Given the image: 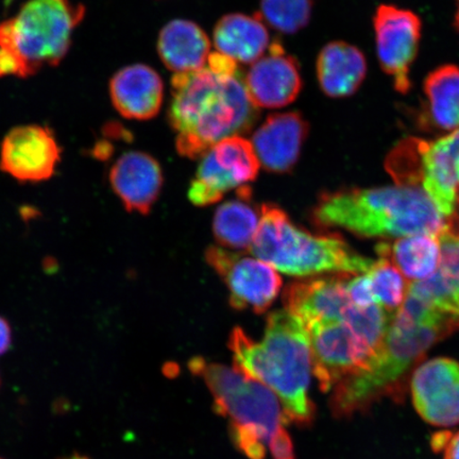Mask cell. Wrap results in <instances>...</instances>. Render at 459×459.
I'll return each mask as SVG.
<instances>
[{
  "label": "cell",
  "instance_id": "4fadbf2b",
  "mask_svg": "<svg viewBox=\"0 0 459 459\" xmlns=\"http://www.w3.org/2000/svg\"><path fill=\"white\" fill-rule=\"evenodd\" d=\"M412 403L435 427L459 423V363L446 358L424 361L411 377Z\"/></svg>",
  "mask_w": 459,
  "mask_h": 459
},
{
  "label": "cell",
  "instance_id": "1f68e13d",
  "mask_svg": "<svg viewBox=\"0 0 459 459\" xmlns=\"http://www.w3.org/2000/svg\"><path fill=\"white\" fill-rule=\"evenodd\" d=\"M432 446L435 451L444 452V459H459V430L434 435Z\"/></svg>",
  "mask_w": 459,
  "mask_h": 459
},
{
  "label": "cell",
  "instance_id": "f546056e",
  "mask_svg": "<svg viewBox=\"0 0 459 459\" xmlns=\"http://www.w3.org/2000/svg\"><path fill=\"white\" fill-rule=\"evenodd\" d=\"M347 291L354 306L369 307L377 304L373 296L368 274L361 273L353 279L347 281Z\"/></svg>",
  "mask_w": 459,
  "mask_h": 459
},
{
  "label": "cell",
  "instance_id": "d6986e66",
  "mask_svg": "<svg viewBox=\"0 0 459 459\" xmlns=\"http://www.w3.org/2000/svg\"><path fill=\"white\" fill-rule=\"evenodd\" d=\"M110 90L115 108L128 119H152L157 117L162 106V79L147 65L123 68L113 77Z\"/></svg>",
  "mask_w": 459,
  "mask_h": 459
},
{
  "label": "cell",
  "instance_id": "e0dca14e",
  "mask_svg": "<svg viewBox=\"0 0 459 459\" xmlns=\"http://www.w3.org/2000/svg\"><path fill=\"white\" fill-rule=\"evenodd\" d=\"M110 181L126 210L146 215L162 188V169L149 154L131 152L123 154L113 165Z\"/></svg>",
  "mask_w": 459,
  "mask_h": 459
},
{
  "label": "cell",
  "instance_id": "5b68a950",
  "mask_svg": "<svg viewBox=\"0 0 459 459\" xmlns=\"http://www.w3.org/2000/svg\"><path fill=\"white\" fill-rule=\"evenodd\" d=\"M249 249L275 271L299 278L331 273H366L375 263L340 238L315 235L296 226L274 204L261 206L260 226Z\"/></svg>",
  "mask_w": 459,
  "mask_h": 459
},
{
  "label": "cell",
  "instance_id": "2e32d148",
  "mask_svg": "<svg viewBox=\"0 0 459 459\" xmlns=\"http://www.w3.org/2000/svg\"><path fill=\"white\" fill-rule=\"evenodd\" d=\"M308 134V124L298 112L269 115L252 137L260 164L283 174L294 169Z\"/></svg>",
  "mask_w": 459,
  "mask_h": 459
},
{
  "label": "cell",
  "instance_id": "5bb4252c",
  "mask_svg": "<svg viewBox=\"0 0 459 459\" xmlns=\"http://www.w3.org/2000/svg\"><path fill=\"white\" fill-rule=\"evenodd\" d=\"M61 151L51 131L41 126H22L3 142L0 168L15 179L41 182L54 175Z\"/></svg>",
  "mask_w": 459,
  "mask_h": 459
},
{
  "label": "cell",
  "instance_id": "d590c367",
  "mask_svg": "<svg viewBox=\"0 0 459 459\" xmlns=\"http://www.w3.org/2000/svg\"><path fill=\"white\" fill-rule=\"evenodd\" d=\"M0 459H2V458H0Z\"/></svg>",
  "mask_w": 459,
  "mask_h": 459
},
{
  "label": "cell",
  "instance_id": "4316f807",
  "mask_svg": "<svg viewBox=\"0 0 459 459\" xmlns=\"http://www.w3.org/2000/svg\"><path fill=\"white\" fill-rule=\"evenodd\" d=\"M260 19L281 33L294 34L311 21L313 0H261Z\"/></svg>",
  "mask_w": 459,
  "mask_h": 459
},
{
  "label": "cell",
  "instance_id": "30bf717a",
  "mask_svg": "<svg viewBox=\"0 0 459 459\" xmlns=\"http://www.w3.org/2000/svg\"><path fill=\"white\" fill-rule=\"evenodd\" d=\"M205 260L226 283L230 304L238 311L263 314L277 299L282 279L260 258L213 246L206 249Z\"/></svg>",
  "mask_w": 459,
  "mask_h": 459
},
{
  "label": "cell",
  "instance_id": "52a82bcc",
  "mask_svg": "<svg viewBox=\"0 0 459 459\" xmlns=\"http://www.w3.org/2000/svg\"><path fill=\"white\" fill-rule=\"evenodd\" d=\"M188 368L203 378L213 395L215 412L229 418L230 426L254 429L269 444L275 430L287 424L277 395L242 371L203 358L189 360Z\"/></svg>",
  "mask_w": 459,
  "mask_h": 459
},
{
  "label": "cell",
  "instance_id": "3957f363",
  "mask_svg": "<svg viewBox=\"0 0 459 459\" xmlns=\"http://www.w3.org/2000/svg\"><path fill=\"white\" fill-rule=\"evenodd\" d=\"M229 348L233 353L234 368L277 395L287 423L311 426L316 411L309 398L311 342L299 318L286 309L272 313L261 342L252 340L243 329L235 328L230 334Z\"/></svg>",
  "mask_w": 459,
  "mask_h": 459
},
{
  "label": "cell",
  "instance_id": "4dcf8cb0",
  "mask_svg": "<svg viewBox=\"0 0 459 459\" xmlns=\"http://www.w3.org/2000/svg\"><path fill=\"white\" fill-rule=\"evenodd\" d=\"M268 446L273 459H296L294 444L284 426L275 430Z\"/></svg>",
  "mask_w": 459,
  "mask_h": 459
},
{
  "label": "cell",
  "instance_id": "8fae6325",
  "mask_svg": "<svg viewBox=\"0 0 459 459\" xmlns=\"http://www.w3.org/2000/svg\"><path fill=\"white\" fill-rule=\"evenodd\" d=\"M378 63L392 79L394 89L409 94L411 66L418 56L422 36L420 17L394 4H381L373 16Z\"/></svg>",
  "mask_w": 459,
  "mask_h": 459
},
{
  "label": "cell",
  "instance_id": "83f0119b",
  "mask_svg": "<svg viewBox=\"0 0 459 459\" xmlns=\"http://www.w3.org/2000/svg\"><path fill=\"white\" fill-rule=\"evenodd\" d=\"M440 264L438 273L451 292V312L459 318V213L446 220L438 234Z\"/></svg>",
  "mask_w": 459,
  "mask_h": 459
},
{
  "label": "cell",
  "instance_id": "ba28073f",
  "mask_svg": "<svg viewBox=\"0 0 459 459\" xmlns=\"http://www.w3.org/2000/svg\"><path fill=\"white\" fill-rule=\"evenodd\" d=\"M311 342L313 375L321 392L371 370L381 352L363 340L343 319L306 325Z\"/></svg>",
  "mask_w": 459,
  "mask_h": 459
},
{
  "label": "cell",
  "instance_id": "ac0fdd59",
  "mask_svg": "<svg viewBox=\"0 0 459 459\" xmlns=\"http://www.w3.org/2000/svg\"><path fill=\"white\" fill-rule=\"evenodd\" d=\"M348 278L333 277L298 281L284 292L286 311L304 325L319 321L341 319L351 301L347 291Z\"/></svg>",
  "mask_w": 459,
  "mask_h": 459
},
{
  "label": "cell",
  "instance_id": "836d02e7",
  "mask_svg": "<svg viewBox=\"0 0 459 459\" xmlns=\"http://www.w3.org/2000/svg\"><path fill=\"white\" fill-rule=\"evenodd\" d=\"M455 27L457 32L459 33V0H457V4H456V13H455Z\"/></svg>",
  "mask_w": 459,
  "mask_h": 459
},
{
  "label": "cell",
  "instance_id": "8992f818",
  "mask_svg": "<svg viewBox=\"0 0 459 459\" xmlns=\"http://www.w3.org/2000/svg\"><path fill=\"white\" fill-rule=\"evenodd\" d=\"M83 16L82 5L71 0H29L14 19L0 25V76L28 77L57 65Z\"/></svg>",
  "mask_w": 459,
  "mask_h": 459
},
{
  "label": "cell",
  "instance_id": "484cf974",
  "mask_svg": "<svg viewBox=\"0 0 459 459\" xmlns=\"http://www.w3.org/2000/svg\"><path fill=\"white\" fill-rule=\"evenodd\" d=\"M366 273L368 274L373 296L378 306L389 313L397 312L410 290L404 275L392 262L383 257L375 261Z\"/></svg>",
  "mask_w": 459,
  "mask_h": 459
},
{
  "label": "cell",
  "instance_id": "f1b7e54d",
  "mask_svg": "<svg viewBox=\"0 0 459 459\" xmlns=\"http://www.w3.org/2000/svg\"><path fill=\"white\" fill-rule=\"evenodd\" d=\"M230 435L235 446L249 459H264L266 455V443L255 430L230 426Z\"/></svg>",
  "mask_w": 459,
  "mask_h": 459
},
{
  "label": "cell",
  "instance_id": "603a6c76",
  "mask_svg": "<svg viewBox=\"0 0 459 459\" xmlns=\"http://www.w3.org/2000/svg\"><path fill=\"white\" fill-rule=\"evenodd\" d=\"M426 105L420 122L441 131L459 129V66L445 65L430 72L423 82Z\"/></svg>",
  "mask_w": 459,
  "mask_h": 459
},
{
  "label": "cell",
  "instance_id": "44dd1931",
  "mask_svg": "<svg viewBox=\"0 0 459 459\" xmlns=\"http://www.w3.org/2000/svg\"><path fill=\"white\" fill-rule=\"evenodd\" d=\"M160 60L169 70L191 73L203 70L211 55V42L206 33L191 21L169 22L158 39Z\"/></svg>",
  "mask_w": 459,
  "mask_h": 459
},
{
  "label": "cell",
  "instance_id": "d6a6232c",
  "mask_svg": "<svg viewBox=\"0 0 459 459\" xmlns=\"http://www.w3.org/2000/svg\"><path fill=\"white\" fill-rule=\"evenodd\" d=\"M11 329L10 325L4 318L0 317V355L8 351L11 346Z\"/></svg>",
  "mask_w": 459,
  "mask_h": 459
},
{
  "label": "cell",
  "instance_id": "277c9868",
  "mask_svg": "<svg viewBox=\"0 0 459 459\" xmlns=\"http://www.w3.org/2000/svg\"><path fill=\"white\" fill-rule=\"evenodd\" d=\"M314 218L321 227L342 228L363 238L438 235L446 226L421 187L402 185L325 194Z\"/></svg>",
  "mask_w": 459,
  "mask_h": 459
},
{
  "label": "cell",
  "instance_id": "6da1fadb",
  "mask_svg": "<svg viewBox=\"0 0 459 459\" xmlns=\"http://www.w3.org/2000/svg\"><path fill=\"white\" fill-rule=\"evenodd\" d=\"M459 328V318L440 311L427 300L407 294L390 320L380 358L370 371L349 378L331 389L335 417L353 416L375 401L404 394L407 376L429 348Z\"/></svg>",
  "mask_w": 459,
  "mask_h": 459
},
{
  "label": "cell",
  "instance_id": "7c38bea8",
  "mask_svg": "<svg viewBox=\"0 0 459 459\" xmlns=\"http://www.w3.org/2000/svg\"><path fill=\"white\" fill-rule=\"evenodd\" d=\"M415 185L446 220L459 212V129L435 142L417 140Z\"/></svg>",
  "mask_w": 459,
  "mask_h": 459
},
{
  "label": "cell",
  "instance_id": "e575fe53",
  "mask_svg": "<svg viewBox=\"0 0 459 459\" xmlns=\"http://www.w3.org/2000/svg\"><path fill=\"white\" fill-rule=\"evenodd\" d=\"M59 459H90V458L83 456V455H70V456L62 457Z\"/></svg>",
  "mask_w": 459,
  "mask_h": 459
},
{
  "label": "cell",
  "instance_id": "9c48e42d",
  "mask_svg": "<svg viewBox=\"0 0 459 459\" xmlns=\"http://www.w3.org/2000/svg\"><path fill=\"white\" fill-rule=\"evenodd\" d=\"M260 165L251 142L239 135L227 137L204 154L188 199L196 206L215 204L231 189L255 181Z\"/></svg>",
  "mask_w": 459,
  "mask_h": 459
},
{
  "label": "cell",
  "instance_id": "d4e9b609",
  "mask_svg": "<svg viewBox=\"0 0 459 459\" xmlns=\"http://www.w3.org/2000/svg\"><path fill=\"white\" fill-rule=\"evenodd\" d=\"M238 199L227 201L215 212L213 232L227 248L249 249L261 221V209L251 204V188L238 189Z\"/></svg>",
  "mask_w": 459,
  "mask_h": 459
},
{
  "label": "cell",
  "instance_id": "ffe728a7",
  "mask_svg": "<svg viewBox=\"0 0 459 459\" xmlns=\"http://www.w3.org/2000/svg\"><path fill=\"white\" fill-rule=\"evenodd\" d=\"M316 71L320 89L332 99L352 96L364 83L366 56L357 46L342 42L326 44L317 57Z\"/></svg>",
  "mask_w": 459,
  "mask_h": 459
},
{
  "label": "cell",
  "instance_id": "9a60e30c",
  "mask_svg": "<svg viewBox=\"0 0 459 459\" xmlns=\"http://www.w3.org/2000/svg\"><path fill=\"white\" fill-rule=\"evenodd\" d=\"M247 93L257 108L289 106L299 96L302 78L295 57L286 55L282 46L273 43L271 54L252 65L244 79Z\"/></svg>",
  "mask_w": 459,
  "mask_h": 459
},
{
  "label": "cell",
  "instance_id": "7a4b0ae2",
  "mask_svg": "<svg viewBox=\"0 0 459 459\" xmlns=\"http://www.w3.org/2000/svg\"><path fill=\"white\" fill-rule=\"evenodd\" d=\"M171 86L169 119L182 157H203L227 137L247 134L258 117V108L247 93L238 71L204 67L176 74Z\"/></svg>",
  "mask_w": 459,
  "mask_h": 459
},
{
  "label": "cell",
  "instance_id": "7402d4cb",
  "mask_svg": "<svg viewBox=\"0 0 459 459\" xmlns=\"http://www.w3.org/2000/svg\"><path fill=\"white\" fill-rule=\"evenodd\" d=\"M217 53L237 63L254 65L269 46V33L260 17L240 13L228 14L214 29Z\"/></svg>",
  "mask_w": 459,
  "mask_h": 459
},
{
  "label": "cell",
  "instance_id": "cb8c5ba5",
  "mask_svg": "<svg viewBox=\"0 0 459 459\" xmlns=\"http://www.w3.org/2000/svg\"><path fill=\"white\" fill-rule=\"evenodd\" d=\"M377 251L412 282L429 278L439 268L440 244L436 234L411 235L393 245H378Z\"/></svg>",
  "mask_w": 459,
  "mask_h": 459
}]
</instances>
